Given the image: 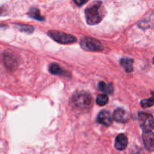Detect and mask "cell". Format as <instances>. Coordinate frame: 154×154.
Returning a JSON list of instances; mask_svg holds the SVG:
<instances>
[{
  "label": "cell",
  "instance_id": "obj_1",
  "mask_svg": "<svg viewBox=\"0 0 154 154\" xmlns=\"http://www.w3.org/2000/svg\"><path fill=\"white\" fill-rule=\"evenodd\" d=\"M100 1L91 3L85 10V17L89 25H96L103 19L104 12Z\"/></svg>",
  "mask_w": 154,
  "mask_h": 154
},
{
  "label": "cell",
  "instance_id": "obj_2",
  "mask_svg": "<svg viewBox=\"0 0 154 154\" xmlns=\"http://www.w3.org/2000/svg\"><path fill=\"white\" fill-rule=\"evenodd\" d=\"M72 100H73L74 104L78 108H81V109L90 108L93 105V98L91 95L84 91L75 93Z\"/></svg>",
  "mask_w": 154,
  "mask_h": 154
},
{
  "label": "cell",
  "instance_id": "obj_3",
  "mask_svg": "<svg viewBox=\"0 0 154 154\" xmlns=\"http://www.w3.org/2000/svg\"><path fill=\"white\" fill-rule=\"evenodd\" d=\"M48 35L54 39L55 42H58L60 44H63V45H69V44L75 43L77 41V38L75 36L72 35L70 34H67V33L62 32L60 31H54V30H51V31L48 32Z\"/></svg>",
  "mask_w": 154,
  "mask_h": 154
},
{
  "label": "cell",
  "instance_id": "obj_4",
  "mask_svg": "<svg viewBox=\"0 0 154 154\" xmlns=\"http://www.w3.org/2000/svg\"><path fill=\"white\" fill-rule=\"evenodd\" d=\"M81 46L84 51L93 52H99L103 50V46L99 41L90 37H85L81 39Z\"/></svg>",
  "mask_w": 154,
  "mask_h": 154
},
{
  "label": "cell",
  "instance_id": "obj_5",
  "mask_svg": "<svg viewBox=\"0 0 154 154\" xmlns=\"http://www.w3.org/2000/svg\"><path fill=\"white\" fill-rule=\"evenodd\" d=\"M138 120L141 128L144 132H151L153 130V117L147 112H139Z\"/></svg>",
  "mask_w": 154,
  "mask_h": 154
},
{
  "label": "cell",
  "instance_id": "obj_6",
  "mask_svg": "<svg viewBox=\"0 0 154 154\" xmlns=\"http://www.w3.org/2000/svg\"><path fill=\"white\" fill-rule=\"evenodd\" d=\"M3 61L5 67L9 71H14L18 66L17 59L11 54H5L3 56Z\"/></svg>",
  "mask_w": 154,
  "mask_h": 154
},
{
  "label": "cell",
  "instance_id": "obj_7",
  "mask_svg": "<svg viewBox=\"0 0 154 154\" xmlns=\"http://www.w3.org/2000/svg\"><path fill=\"white\" fill-rule=\"evenodd\" d=\"M142 139L146 148L149 151H153L154 148V135L153 131L144 132L142 135Z\"/></svg>",
  "mask_w": 154,
  "mask_h": 154
},
{
  "label": "cell",
  "instance_id": "obj_8",
  "mask_svg": "<svg viewBox=\"0 0 154 154\" xmlns=\"http://www.w3.org/2000/svg\"><path fill=\"white\" fill-rule=\"evenodd\" d=\"M113 118L116 122L124 123L129 120V116L123 108H118L116 110L113 115Z\"/></svg>",
  "mask_w": 154,
  "mask_h": 154
},
{
  "label": "cell",
  "instance_id": "obj_9",
  "mask_svg": "<svg viewBox=\"0 0 154 154\" xmlns=\"http://www.w3.org/2000/svg\"><path fill=\"white\" fill-rule=\"evenodd\" d=\"M97 121L104 126H108L112 123V117L108 111L103 110L98 115Z\"/></svg>",
  "mask_w": 154,
  "mask_h": 154
},
{
  "label": "cell",
  "instance_id": "obj_10",
  "mask_svg": "<svg viewBox=\"0 0 154 154\" xmlns=\"http://www.w3.org/2000/svg\"><path fill=\"white\" fill-rule=\"evenodd\" d=\"M128 145V138L124 134H120L115 140V147L118 150H123Z\"/></svg>",
  "mask_w": 154,
  "mask_h": 154
},
{
  "label": "cell",
  "instance_id": "obj_11",
  "mask_svg": "<svg viewBox=\"0 0 154 154\" xmlns=\"http://www.w3.org/2000/svg\"><path fill=\"white\" fill-rule=\"evenodd\" d=\"M133 62L132 59L123 58L120 60V64L124 68L126 72H132L133 71Z\"/></svg>",
  "mask_w": 154,
  "mask_h": 154
},
{
  "label": "cell",
  "instance_id": "obj_12",
  "mask_svg": "<svg viewBox=\"0 0 154 154\" xmlns=\"http://www.w3.org/2000/svg\"><path fill=\"white\" fill-rule=\"evenodd\" d=\"M49 71L52 75H66V72L60 67L59 65L56 64V63H53L50 66Z\"/></svg>",
  "mask_w": 154,
  "mask_h": 154
},
{
  "label": "cell",
  "instance_id": "obj_13",
  "mask_svg": "<svg viewBox=\"0 0 154 154\" xmlns=\"http://www.w3.org/2000/svg\"><path fill=\"white\" fill-rule=\"evenodd\" d=\"M99 89L101 91L107 93V94H112L114 93V88L111 84H105L103 81H101L99 84Z\"/></svg>",
  "mask_w": 154,
  "mask_h": 154
},
{
  "label": "cell",
  "instance_id": "obj_14",
  "mask_svg": "<svg viewBox=\"0 0 154 154\" xmlns=\"http://www.w3.org/2000/svg\"><path fill=\"white\" fill-rule=\"evenodd\" d=\"M28 15L32 18H34V19L37 20L39 21H44L45 20V17L41 14L40 11L38 8H31L29 11Z\"/></svg>",
  "mask_w": 154,
  "mask_h": 154
},
{
  "label": "cell",
  "instance_id": "obj_15",
  "mask_svg": "<svg viewBox=\"0 0 154 154\" xmlns=\"http://www.w3.org/2000/svg\"><path fill=\"white\" fill-rule=\"evenodd\" d=\"M108 102V97L106 94H100L96 98V104L99 106H104Z\"/></svg>",
  "mask_w": 154,
  "mask_h": 154
},
{
  "label": "cell",
  "instance_id": "obj_16",
  "mask_svg": "<svg viewBox=\"0 0 154 154\" xmlns=\"http://www.w3.org/2000/svg\"><path fill=\"white\" fill-rule=\"evenodd\" d=\"M17 28L19 29L20 31L25 32H27V33H32L33 32V30H34V29H33L32 26H29V25L17 24Z\"/></svg>",
  "mask_w": 154,
  "mask_h": 154
},
{
  "label": "cell",
  "instance_id": "obj_17",
  "mask_svg": "<svg viewBox=\"0 0 154 154\" xmlns=\"http://www.w3.org/2000/svg\"><path fill=\"white\" fill-rule=\"evenodd\" d=\"M153 98L150 97L148 99H144L141 102V105L143 108H150L153 105Z\"/></svg>",
  "mask_w": 154,
  "mask_h": 154
},
{
  "label": "cell",
  "instance_id": "obj_18",
  "mask_svg": "<svg viewBox=\"0 0 154 154\" xmlns=\"http://www.w3.org/2000/svg\"><path fill=\"white\" fill-rule=\"evenodd\" d=\"M87 1L88 0H74V2L78 6H81L85 4V3H87Z\"/></svg>",
  "mask_w": 154,
  "mask_h": 154
}]
</instances>
